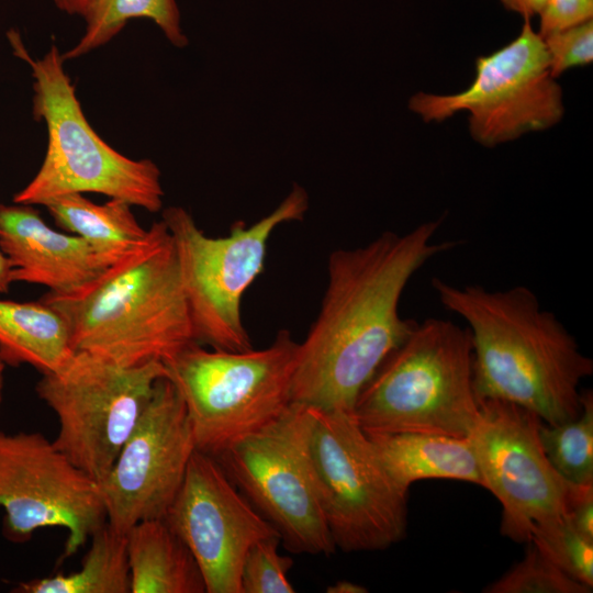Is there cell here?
<instances>
[{
    "mask_svg": "<svg viewBox=\"0 0 593 593\" xmlns=\"http://www.w3.org/2000/svg\"><path fill=\"white\" fill-rule=\"evenodd\" d=\"M441 222L404 234L384 232L363 246L329 254L320 313L299 343L291 402L351 413L363 385L417 323L399 311L409 281L459 244L435 240Z\"/></svg>",
    "mask_w": 593,
    "mask_h": 593,
    "instance_id": "6da1fadb",
    "label": "cell"
},
{
    "mask_svg": "<svg viewBox=\"0 0 593 593\" xmlns=\"http://www.w3.org/2000/svg\"><path fill=\"white\" fill-rule=\"evenodd\" d=\"M443 306L468 325L473 387L479 400L522 406L555 425L578 417L580 384L593 360L528 287L490 291L433 278Z\"/></svg>",
    "mask_w": 593,
    "mask_h": 593,
    "instance_id": "7a4b0ae2",
    "label": "cell"
},
{
    "mask_svg": "<svg viewBox=\"0 0 593 593\" xmlns=\"http://www.w3.org/2000/svg\"><path fill=\"white\" fill-rule=\"evenodd\" d=\"M150 230L145 246L92 281L40 299L65 318L75 351L134 367L195 342L170 233L163 220Z\"/></svg>",
    "mask_w": 593,
    "mask_h": 593,
    "instance_id": "3957f363",
    "label": "cell"
},
{
    "mask_svg": "<svg viewBox=\"0 0 593 593\" xmlns=\"http://www.w3.org/2000/svg\"><path fill=\"white\" fill-rule=\"evenodd\" d=\"M351 415L366 433L469 437L480 416L469 329L416 323L359 392Z\"/></svg>",
    "mask_w": 593,
    "mask_h": 593,
    "instance_id": "277c9868",
    "label": "cell"
},
{
    "mask_svg": "<svg viewBox=\"0 0 593 593\" xmlns=\"http://www.w3.org/2000/svg\"><path fill=\"white\" fill-rule=\"evenodd\" d=\"M15 54L32 69L33 114L47 130L44 160L32 180L13 195V203L44 205L70 193H99L148 212L163 208L160 170L149 159H132L116 152L89 124L53 45L33 59L15 31L9 32Z\"/></svg>",
    "mask_w": 593,
    "mask_h": 593,
    "instance_id": "5b68a950",
    "label": "cell"
},
{
    "mask_svg": "<svg viewBox=\"0 0 593 593\" xmlns=\"http://www.w3.org/2000/svg\"><path fill=\"white\" fill-rule=\"evenodd\" d=\"M298 348L282 329L262 349L208 350L194 342L164 361L184 402L195 449L216 458L275 422L291 403Z\"/></svg>",
    "mask_w": 593,
    "mask_h": 593,
    "instance_id": "8992f818",
    "label": "cell"
},
{
    "mask_svg": "<svg viewBox=\"0 0 593 593\" xmlns=\"http://www.w3.org/2000/svg\"><path fill=\"white\" fill-rule=\"evenodd\" d=\"M307 206L305 190L295 184L270 214L251 225L235 222L223 237L204 234L181 206L163 211L198 344L226 351L253 348L242 318V299L264 270L272 232L302 220Z\"/></svg>",
    "mask_w": 593,
    "mask_h": 593,
    "instance_id": "52a82bcc",
    "label": "cell"
},
{
    "mask_svg": "<svg viewBox=\"0 0 593 593\" xmlns=\"http://www.w3.org/2000/svg\"><path fill=\"white\" fill-rule=\"evenodd\" d=\"M311 413V459L335 547L345 552L374 551L402 540L407 490L391 478L351 413L315 407Z\"/></svg>",
    "mask_w": 593,
    "mask_h": 593,
    "instance_id": "ba28073f",
    "label": "cell"
},
{
    "mask_svg": "<svg viewBox=\"0 0 593 593\" xmlns=\"http://www.w3.org/2000/svg\"><path fill=\"white\" fill-rule=\"evenodd\" d=\"M165 377L168 371L160 360L122 367L75 351L59 369L42 374L35 389L57 416L55 446L99 483Z\"/></svg>",
    "mask_w": 593,
    "mask_h": 593,
    "instance_id": "9c48e42d",
    "label": "cell"
},
{
    "mask_svg": "<svg viewBox=\"0 0 593 593\" xmlns=\"http://www.w3.org/2000/svg\"><path fill=\"white\" fill-rule=\"evenodd\" d=\"M311 407L291 402L265 428L214 458L294 553L336 550L318 496L310 437Z\"/></svg>",
    "mask_w": 593,
    "mask_h": 593,
    "instance_id": "30bf717a",
    "label": "cell"
},
{
    "mask_svg": "<svg viewBox=\"0 0 593 593\" xmlns=\"http://www.w3.org/2000/svg\"><path fill=\"white\" fill-rule=\"evenodd\" d=\"M550 74L542 37L529 20L505 46L475 59L473 81L454 94L417 92L409 108L425 122L469 112L474 141L493 147L561 121L562 89Z\"/></svg>",
    "mask_w": 593,
    "mask_h": 593,
    "instance_id": "8fae6325",
    "label": "cell"
},
{
    "mask_svg": "<svg viewBox=\"0 0 593 593\" xmlns=\"http://www.w3.org/2000/svg\"><path fill=\"white\" fill-rule=\"evenodd\" d=\"M0 507L3 535L13 542L42 528L67 529L64 557L107 524L99 483L38 432L0 430Z\"/></svg>",
    "mask_w": 593,
    "mask_h": 593,
    "instance_id": "7c38bea8",
    "label": "cell"
},
{
    "mask_svg": "<svg viewBox=\"0 0 593 593\" xmlns=\"http://www.w3.org/2000/svg\"><path fill=\"white\" fill-rule=\"evenodd\" d=\"M470 434L483 488L502 505L501 534L528 542L535 525L566 515L573 484L550 465L539 439L542 421L500 400H479Z\"/></svg>",
    "mask_w": 593,
    "mask_h": 593,
    "instance_id": "4fadbf2b",
    "label": "cell"
},
{
    "mask_svg": "<svg viewBox=\"0 0 593 593\" xmlns=\"http://www.w3.org/2000/svg\"><path fill=\"white\" fill-rule=\"evenodd\" d=\"M194 450L184 402L172 381L161 378L112 468L99 482L108 525L126 535L142 521L165 518Z\"/></svg>",
    "mask_w": 593,
    "mask_h": 593,
    "instance_id": "5bb4252c",
    "label": "cell"
},
{
    "mask_svg": "<svg viewBox=\"0 0 593 593\" xmlns=\"http://www.w3.org/2000/svg\"><path fill=\"white\" fill-rule=\"evenodd\" d=\"M165 521L194 557L206 593H242L247 551L257 541L279 535L221 465L197 449Z\"/></svg>",
    "mask_w": 593,
    "mask_h": 593,
    "instance_id": "9a60e30c",
    "label": "cell"
},
{
    "mask_svg": "<svg viewBox=\"0 0 593 593\" xmlns=\"http://www.w3.org/2000/svg\"><path fill=\"white\" fill-rule=\"evenodd\" d=\"M0 250L13 283L40 284L52 292L74 291L108 268L83 238L54 230L27 204L0 203Z\"/></svg>",
    "mask_w": 593,
    "mask_h": 593,
    "instance_id": "2e32d148",
    "label": "cell"
},
{
    "mask_svg": "<svg viewBox=\"0 0 593 593\" xmlns=\"http://www.w3.org/2000/svg\"><path fill=\"white\" fill-rule=\"evenodd\" d=\"M391 478L403 489L424 479H451L483 488L469 437L429 433H366Z\"/></svg>",
    "mask_w": 593,
    "mask_h": 593,
    "instance_id": "e0dca14e",
    "label": "cell"
},
{
    "mask_svg": "<svg viewBox=\"0 0 593 593\" xmlns=\"http://www.w3.org/2000/svg\"><path fill=\"white\" fill-rule=\"evenodd\" d=\"M131 593H204L201 570L165 518L146 519L126 533Z\"/></svg>",
    "mask_w": 593,
    "mask_h": 593,
    "instance_id": "ac0fdd59",
    "label": "cell"
},
{
    "mask_svg": "<svg viewBox=\"0 0 593 593\" xmlns=\"http://www.w3.org/2000/svg\"><path fill=\"white\" fill-rule=\"evenodd\" d=\"M75 354L70 331L51 305L0 300V358L11 367L30 365L53 372Z\"/></svg>",
    "mask_w": 593,
    "mask_h": 593,
    "instance_id": "d6986e66",
    "label": "cell"
},
{
    "mask_svg": "<svg viewBox=\"0 0 593 593\" xmlns=\"http://www.w3.org/2000/svg\"><path fill=\"white\" fill-rule=\"evenodd\" d=\"M43 206L61 228L83 238L111 266L145 246L152 230L144 228L132 205L120 199L97 204L82 193L65 194Z\"/></svg>",
    "mask_w": 593,
    "mask_h": 593,
    "instance_id": "ffe728a7",
    "label": "cell"
},
{
    "mask_svg": "<svg viewBox=\"0 0 593 593\" xmlns=\"http://www.w3.org/2000/svg\"><path fill=\"white\" fill-rule=\"evenodd\" d=\"M13 592L131 593L126 535L107 523L91 536V546L78 571L23 581Z\"/></svg>",
    "mask_w": 593,
    "mask_h": 593,
    "instance_id": "44dd1931",
    "label": "cell"
},
{
    "mask_svg": "<svg viewBox=\"0 0 593 593\" xmlns=\"http://www.w3.org/2000/svg\"><path fill=\"white\" fill-rule=\"evenodd\" d=\"M81 16L86 22L85 33L78 43L63 55L64 59L78 58L107 44L135 18L154 21L176 47L188 45L175 0H92Z\"/></svg>",
    "mask_w": 593,
    "mask_h": 593,
    "instance_id": "7402d4cb",
    "label": "cell"
},
{
    "mask_svg": "<svg viewBox=\"0 0 593 593\" xmlns=\"http://www.w3.org/2000/svg\"><path fill=\"white\" fill-rule=\"evenodd\" d=\"M578 417L550 425L541 423L539 439L553 469L569 483L593 484V393H581Z\"/></svg>",
    "mask_w": 593,
    "mask_h": 593,
    "instance_id": "603a6c76",
    "label": "cell"
},
{
    "mask_svg": "<svg viewBox=\"0 0 593 593\" xmlns=\"http://www.w3.org/2000/svg\"><path fill=\"white\" fill-rule=\"evenodd\" d=\"M529 541L564 573L593 589V539L567 515L535 525Z\"/></svg>",
    "mask_w": 593,
    "mask_h": 593,
    "instance_id": "cb8c5ba5",
    "label": "cell"
},
{
    "mask_svg": "<svg viewBox=\"0 0 593 593\" xmlns=\"http://www.w3.org/2000/svg\"><path fill=\"white\" fill-rule=\"evenodd\" d=\"M524 558L484 593H591L592 588L574 580L549 561L533 542Z\"/></svg>",
    "mask_w": 593,
    "mask_h": 593,
    "instance_id": "d4e9b609",
    "label": "cell"
},
{
    "mask_svg": "<svg viewBox=\"0 0 593 593\" xmlns=\"http://www.w3.org/2000/svg\"><path fill=\"white\" fill-rule=\"evenodd\" d=\"M279 535L261 539L247 551L240 570L242 593H293L288 579L293 564L289 556L278 551Z\"/></svg>",
    "mask_w": 593,
    "mask_h": 593,
    "instance_id": "484cf974",
    "label": "cell"
},
{
    "mask_svg": "<svg viewBox=\"0 0 593 593\" xmlns=\"http://www.w3.org/2000/svg\"><path fill=\"white\" fill-rule=\"evenodd\" d=\"M540 35V34H539ZM542 37L553 78L593 60V20L546 34Z\"/></svg>",
    "mask_w": 593,
    "mask_h": 593,
    "instance_id": "4316f807",
    "label": "cell"
},
{
    "mask_svg": "<svg viewBox=\"0 0 593 593\" xmlns=\"http://www.w3.org/2000/svg\"><path fill=\"white\" fill-rule=\"evenodd\" d=\"M540 36L593 20V0H546L539 13Z\"/></svg>",
    "mask_w": 593,
    "mask_h": 593,
    "instance_id": "83f0119b",
    "label": "cell"
},
{
    "mask_svg": "<svg viewBox=\"0 0 593 593\" xmlns=\"http://www.w3.org/2000/svg\"><path fill=\"white\" fill-rule=\"evenodd\" d=\"M566 515L580 533L593 539V484H573Z\"/></svg>",
    "mask_w": 593,
    "mask_h": 593,
    "instance_id": "f1b7e54d",
    "label": "cell"
},
{
    "mask_svg": "<svg viewBox=\"0 0 593 593\" xmlns=\"http://www.w3.org/2000/svg\"><path fill=\"white\" fill-rule=\"evenodd\" d=\"M500 3L508 11L519 14L524 20H530L533 16H538L541 12L546 0H499Z\"/></svg>",
    "mask_w": 593,
    "mask_h": 593,
    "instance_id": "f546056e",
    "label": "cell"
},
{
    "mask_svg": "<svg viewBox=\"0 0 593 593\" xmlns=\"http://www.w3.org/2000/svg\"><path fill=\"white\" fill-rule=\"evenodd\" d=\"M92 0H54L55 5L68 14L80 15Z\"/></svg>",
    "mask_w": 593,
    "mask_h": 593,
    "instance_id": "4dcf8cb0",
    "label": "cell"
},
{
    "mask_svg": "<svg viewBox=\"0 0 593 593\" xmlns=\"http://www.w3.org/2000/svg\"><path fill=\"white\" fill-rule=\"evenodd\" d=\"M328 593H366L368 589L348 580H338L326 589Z\"/></svg>",
    "mask_w": 593,
    "mask_h": 593,
    "instance_id": "1f68e13d",
    "label": "cell"
},
{
    "mask_svg": "<svg viewBox=\"0 0 593 593\" xmlns=\"http://www.w3.org/2000/svg\"><path fill=\"white\" fill-rule=\"evenodd\" d=\"M12 283L9 262L0 250V293H7Z\"/></svg>",
    "mask_w": 593,
    "mask_h": 593,
    "instance_id": "d6a6232c",
    "label": "cell"
},
{
    "mask_svg": "<svg viewBox=\"0 0 593 593\" xmlns=\"http://www.w3.org/2000/svg\"><path fill=\"white\" fill-rule=\"evenodd\" d=\"M5 363L1 360L0 358V407H1V403H2V394H3V381H4V369H5Z\"/></svg>",
    "mask_w": 593,
    "mask_h": 593,
    "instance_id": "836d02e7",
    "label": "cell"
}]
</instances>
